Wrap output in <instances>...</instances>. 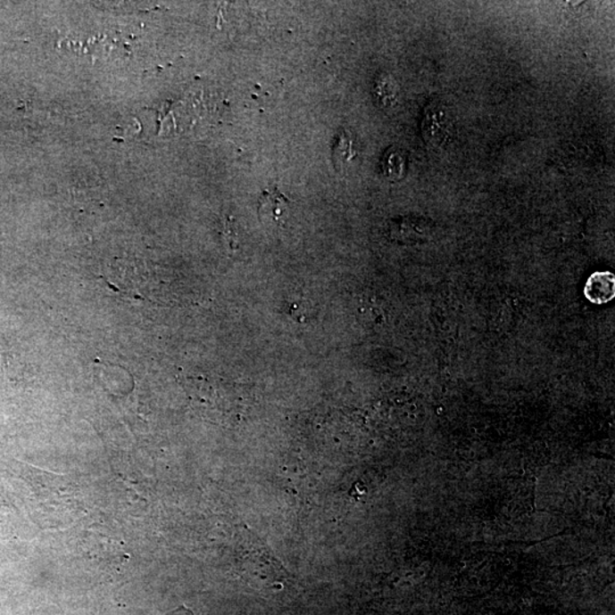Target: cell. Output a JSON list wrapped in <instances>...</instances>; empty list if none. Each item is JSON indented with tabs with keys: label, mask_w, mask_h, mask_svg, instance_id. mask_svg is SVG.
<instances>
[{
	"label": "cell",
	"mask_w": 615,
	"mask_h": 615,
	"mask_svg": "<svg viewBox=\"0 0 615 615\" xmlns=\"http://www.w3.org/2000/svg\"><path fill=\"white\" fill-rule=\"evenodd\" d=\"M453 121L448 107L441 102L433 101L425 109L422 131L428 145L443 147L452 135Z\"/></svg>",
	"instance_id": "1"
},
{
	"label": "cell",
	"mask_w": 615,
	"mask_h": 615,
	"mask_svg": "<svg viewBox=\"0 0 615 615\" xmlns=\"http://www.w3.org/2000/svg\"><path fill=\"white\" fill-rule=\"evenodd\" d=\"M258 216L265 225L283 226L290 216V200L276 187L266 189L258 202Z\"/></svg>",
	"instance_id": "2"
},
{
	"label": "cell",
	"mask_w": 615,
	"mask_h": 615,
	"mask_svg": "<svg viewBox=\"0 0 615 615\" xmlns=\"http://www.w3.org/2000/svg\"><path fill=\"white\" fill-rule=\"evenodd\" d=\"M585 298L593 304L611 303L615 296V276L609 270L593 272L584 287Z\"/></svg>",
	"instance_id": "3"
},
{
	"label": "cell",
	"mask_w": 615,
	"mask_h": 615,
	"mask_svg": "<svg viewBox=\"0 0 615 615\" xmlns=\"http://www.w3.org/2000/svg\"><path fill=\"white\" fill-rule=\"evenodd\" d=\"M356 156V152L353 148V140L350 137V135L346 131H341L340 134L337 136L336 144L333 146V163L334 167L337 170L348 166L350 162Z\"/></svg>",
	"instance_id": "4"
},
{
	"label": "cell",
	"mask_w": 615,
	"mask_h": 615,
	"mask_svg": "<svg viewBox=\"0 0 615 615\" xmlns=\"http://www.w3.org/2000/svg\"><path fill=\"white\" fill-rule=\"evenodd\" d=\"M404 156L403 152L391 150L384 156L383 170L389 179H402L404 171Z\"/></svg>",
	"instance_id": "5"
},
{
	"label": "cell",
	"mask_w": 615,
	"mask_h": 615,
	"mask_svg": "<svg viewBox=\"0 0 615 615\" xmlns=\"http://www.w3.org/2000/svg\"><path fill=\"white\" fill-rule=\"evenodd\" d=\"M377 97L383 106H392L398 98L397 85L389 77H382L377 82Z\"/></svg>",
	"instance_id": "6"
}]
</instances>
